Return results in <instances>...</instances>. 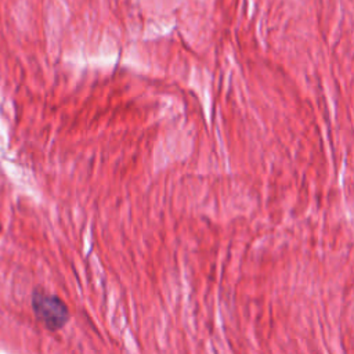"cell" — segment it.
<instances>
[{
	"label": "cell",
	"instance_id": "cell-1",
	"mask_svg": "<svg viewBox=\"0 0 354 354\" xmlns=\"http://www.w3.org/2000/svg\"><path fill=\"white\" fill-rule=\"evenodd\" d=\"M33 308L37 318L50 329L61 328L68 319L66 306L55 296L36 292L33 295Z\"/></svg>",
	"mask_w": 354,
	"mask_h": 354
}]
</instances>
